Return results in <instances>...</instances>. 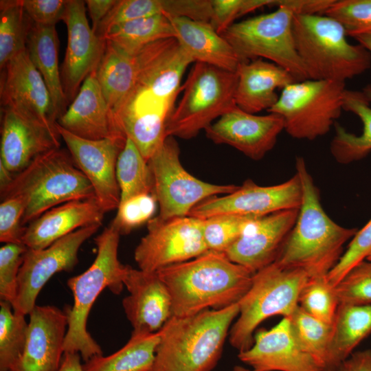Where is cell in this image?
Returning a JSON list of instances; mask_svg holds the SVG:
<instances>
[{
  "instance_id": "1",
  "label": "cell",
  "mask_w": 371,
  "mask_h": 371,
  "mask_svg": "<svg viewBox=\"0 0 371 371\" xmlns=\"http://www.w3.org/2000/svg\"><path fill=\"white\" fill-rule=\"evenodd\" d=\"M172 300V316L187 317L235 303L249 289L254 273L225 253L208 251L157 271Z\"/></svg>"
},
{
  "instance_id": "2",
  "label": "cell",
  "mask_w": 371,
  "mask_h": 371,
  "mask_svg": "<svg viewBox=\"0 0 371 371\" xmlns=\"http://www.w3.org/2000/svg\"><path fill=\"white\" fill-rule=\"evenodd\" d=\"M295 168L302 186V201L295 225L275 262L301 269L308 278L327 276L343 255L345 243L358 229L342 227L327 215L302 157L296 158Z\"/></svg>"
},
{
  "instance_id": "3",
  "label": "cell",
  "mask_w": 371,
  "mask_h": 371,
  "mask_svg": "<svg viewBox=\"0 0 371 371\" xmlns=\"http://www.w3.org/2000/svg\"><path fill=\"white\" fill-rule=\"evenodd\" d=\"M238 314L237 302L191 316H172L159 331L150 371H212Z\"/></svg>"
},
{
  "instance_id": "4",
  "label": "cell",
  "mask_w": 371,
  "mask_h": 371,
  "mask_svg": "<svg viewBox=\"0 0 371 371\" xmlns=\"http://www.w3.org/2000/svg\"><path fill=\"white\" fill-rule=\"evenodd\" d=\"M120 236L111 223L95 238L97 254L91 265L82 273L67 280L74 304L64 309L68 319L64 353H79L85 361L102 355V348L87 328L88 315L93 303L105 288L116 295L123 289L126 265L118 259Z\"/></svg>"
},
{
  "instance_id": "5",
  "label": "cell",
  "mask_w": 371,
  "mask_h": 371,
  "mask_svg": "<svg viewBox=\"0 0 371 371\" xmlns=\"http://www.w3.org/2000/svg\"><path fill=\"white\" fill-rule=\"evenodd\" d=\"M1 200L17 196L25 210L22 225L64 203L95 197L91 184L68 150L56 148L35 158L0 189Z\"/></svg>"
},
{
  "instance_id": "6",
  "label": "cell",
  "mask_w": 371,
  "mask_h": 371,
  "mask_svg": "<svg viewBox=\"0 0 371 371\" xmlns=\"http://www.w3.org/2000/svg\"><path fill=\"white\" fill-rule=\"evenodd\" d=\"M296 49L309 79L346 82L371 67V55L348 42L345 27L326 14H296Z\"/></svg>"
},
{
  "instance_id": "7",
  "label": "cell",
  "mask_w": 371,
  "mask_h": 371,
  "mask_svg": "<svg viewBox=\"0 0 371 371\" xmlns=\"http://www.w3.org/2000/svg\"><path fill=\"white\" fill-rule=\"evenodd\" d=\"M308 278L302 270L276 262L254 273L249 289L238 302L239 314L229 330L232 346L238 352L248 350L261 322L277 315L290 317L298 307L300 291Z\"/></svg>"
},
{
  "instance_id": "8",
  "label": "cell",
  "mask_w": 371,
  "mask_h": 371,
  "mask_svg": "<svg viewBox=\"0 0 371 371\" xmlns=\"http://www.w3.org/2000/svg\"><path fill=\"white\" fill-rule=\"evenodd\" d=\"M271 12L236 22L221 35L240 62L267 59L288 71L296 80L309 79L297 53L294 34L295 11L276 0Z\"/></svg>"
},
{
  "instance_id": "9",
  "label": "cell",
  "mask_w": 371,
  "mask_h": 371,
  "mask_svg": "<svg viewBox=\"0 0 371 371\" xmlns=\"http://www.w3.org/2000/svg\"><path fill=\"white\" fill-rule=\"evenodd\" d=\"M237 74L196 62L167 124L166 136L189 139L235 107Z\"/></svg>"
},
{
  "instance_id": "10",
  "label": "cell",
  "mask_w": 371,
  "mask_h": 371,
  "mask_svg": "<svg viewBox=\"0 0 371 371\" xmlns=\"http://www.w3.org/2000/svg\"><path fill=\"white\" fill-rule=\"evenodd\" d=\"M345 82L307 79L281 90L268 113L280 115L292 137L314 140L327 134L344 111Z\"/></svg>"
},
{
  "instance_id": "11",
  "label": "cell",
  "mask_w": 371,
  "mask_h": 371,
  "mask_svg": "<svg viewBox=\"0 0 371 371\" xmlns=\"http://www.w3.org/2000/svg\"><path fill=\"white\" fill-rule=\"evenodd\" d=\"M153 179V194L159 207V218L189 215L201 202L235 191L239 186L210 183L194 177L183 166L180 149L168 136L148 161Z\"/></svg>"
},
{
  "instance_id": "12",
  "label": "cell",
  "mask_w": 371,
  "mask_h": 371,
  "mask_svg": "<svg viewBox=\"0 0 371 371\" xmlns=\"http://www.w3.org/2000/svg\"><path fill=\"white\" fill-rule=\"evenodd\" d=\"M203 219L187 216L162 220L153 217L147 234L134 251L139 269L157 272L208 251L203 234Z\"/></svg>"
},
{
  "instance_id": "13",
  "label": "cell",
  "mask_w": 371,
  "mask_h": 371,
  "mask_svg": "<svg viewBox=\"0 0 371 371\" xmlns=\"http://www.w3.org/2000/svg\"><path fill=\"white\" fill-rule=\"evenodd\" d=\"M100 226L80 228L43 249L27 248L19 270L17 295L12 305L13 311L30 315L45 284L54 274L74 268L78 262L80 247Z\"/></svg>"
},
{
  "instance_id": "14",
  "label": "cell",
  "mask_w": 371,
  "mask_h": 371,
  "mask_svg": "<svg viewBox=\"0 0 371 371\" xmlns=\"http://www.w3.org/2000/svg\"><path fill=\"white\" fill-rule=\"evenodd\" d=\"M301 201L302 186L295 173L284 183L269 186H261L247 179L232 193L201 202L188 216L201 219L222 214L260 217L299 209Z\"/></svg>"
},
{
  "instance_id": "15",
  "label": "cell",
  "mask_w": 371,
  "mask_h": 371,
  "mask_svg": "<svg viewBox=\"0 0 371 371\" xmlns=\"http://www.w3.org/2000/svg\"><path fill=\"white\" fill-rule=\"evenodd\" d=\"M2 69L1 109L11 110L24 118L58 132L49 90L32 63L27 49L14 56Z\"/></svg>"
},
{
  "instance_id": "16",
  "label": "cell",
  "mask_w": 371,
  "mask_h": 371,
  "mask_svg": "<svg viewBox=\"0 0 371 371\" xmlns=\"http://www.w3.org/2000/svg\"><path fill=\"white\" fill-rule=\"evenodd\" d=\"M56 128L74 163L91 184L104 211L117 209L120 191L116 164L126 137L91 140L72 134L57 123Z\"/></svg>"
},
{
  "instance_id": "17",
  "label": "cell",
  "mask_w": 371,
  "mask_h": 371,
  "mask_svg": "<svg viewBox=\"0 0 371 371\" xmlns=\"http://www.w3.org/2000/svg\"><path fill=\"white\" fill-rule=\"evenodd\" d=\"M85 5V1L69 0L63 20L67 44L60 75L68 104L74 100L87 77L97 69L106 46V40L89 26Z\"/></svg>"
},
{
  "instance_id": "18",
  "label": "cell",
  "mask_w": 371,
  "mask_h": 371,
  "mask_svg": "<svg viewBox=\"0 0 371 371\" xmlns=\"http://www.w3.org/2000/svg\"><path fill=\"white\" fill-rule=\"evenodd\" d=\"M284 130L282 117L273 113L258 115L237 106L205 130L206 137L217 144H227L254 160L262 159L275 146Z\"/></svg>"
},
{
  "instance_id": "19",
  "label": "cell",
  "mask_w": 371,
  "mask_h": 371,
  "mask_svg": "<svg viewBox=\"0 0 371 371\" xmlns=\"http://www.w3.org/2000/svg\"><path fill=\"white\" fill-rule=\"evenodd\" d=\"M123 282L128 295L123 299L122 306L133 328L131 335L159 331L172 317V300L157 273L126 265Z\"/></svg>"
},
{
  "instance_id": "20",
  "label": "cell",
  "mask_w": 371,
  "mask_h": 371,
  "mask_svg": "<svg viewBox=\"0 0 371 371\" xmlns=\"http://www.w3.org/2000/svg\"><path fill=\"white\" fill-rule=\"evenodd\" d=\"M298 211L282 210L256 218L225 255L253 273L274 262L295 225Z\"/></svg>"
},
{
  "instance_id": "21",
  "label": "cell",
  "mask_w": 371,
  "mask_h": 371,
  "mask_svg": "<svg viewBox=\"0 0 371 371\" xmlns=\"http://www.w3.org/2000/svg\"><path fill=\"white\" fill-rule=\"evenodd\" d=\"M29 315L25 347L12 371H58L67 331L66 311L36 305Z\"/></svg>"
},
{
  "instance_id": "22",
  "label": "cell",
  "mask_w": 371,
  "mask_h": 371,
  "mask_svg": "<svg viewBox=\"0 0 371 371\" xmlns=\"http://www.w3.org/2000/svg\"><path fill=\"white\" fill-rule=\"evenodd\" d=\"M238 357L251 371H322L297 342L287 317L269 330L256 332L253 345Z\"/></svg>"
},
{
  "instance_id": "23",
  "label": "cell",
  "mask_w": 371,
  "mask_h": 371,
  "mask_svg": "<svg viewBox=\"0 0 371 371\" xmlns=\"http://www.w3.org/2000/svg\"><path fill=\"white\" fill-rule=\"evenodd\" d=\"M60 138L58 132L1 109L0 163L12 174L38 156L59 148Z\"/></svg>"
},
{
  "instance_id": "24",
  "label": "cell",
  "mask_w": 371,
  "mask_h": 371,
  "mask_svg": "<svg viewBox=\"0 0 371 371\" xmlns=\"http://www.w3.org/2000/svg\"><path fill=\"white\" fill-rule=\"evenodd\" d=\"M105 213L95 198L64 203L25 226L23 244L28 249L45 248L77 229L101 225Z\"/></svg>"
},
{
  "instance_id": "25",
  "label": "cell",
  "mask_w": 371,
  "mask_h": 371,
  "mask_svg": "<svg viewBox=\"0 0 371 371\" xmlns=\"http://www.w3.org/2000/svg\"><path fill=\"white\" fill-rule=\"evenodd\" d=\"M57 124L76 136L91 140L126 137L115 122L95 71L85 80Z\"/></svg>"
},
{
  "instance_id": "26",
  "label": "cell",
  "mask_w": 371,
  "mask_h": 371,
  "mask_svg": "<svg viewBox=\"0 0 371 371\" xmlns=\"http://www.w3.org/2000/svg\"><path fill=\"white\" fill-rule=\"evenodd\" d=\"M236 73V105L253 114L268 111L279 98L277 91L297 82L284 68L260 58L240 62Z\"/></svg>"
},
{
  "instance_id": "27",
  "label": "cell",
  "mask_w": 371,
  "mask_h": 371,
  "mask_svg": "<svg viewBox=\"0 0 371 371\" xmlns=\"http://www.w3.org/2000/svg\"><path fill=\"white\" fill-rule=\"evenodd\" d=\"M175 38L194 60L235 72L240 63L232 45L210 23L188 18H169Z\"/></svg>"
},
{
  "instance_id": "28",
  "label": "cell",
  "mask_w": 371,
  "mask_h": 371,
  "mask_svg": "<svg viewBox=\"0 0 371 371\" xmlns=\"http://www.w3.org/2000/svg\"><path fill=\"white\" fill-rule=\"evenodd\" d=\"M343 109L357 116L363 125L360 135L348 132L337 122L334 125L330 153L338 163L348 164L371 152V85H367L363 91L346 89Z\"/></svg>"
},
{
  "instance_id": "29",
  "label": "cell",
  "mask_w": 371,
  "mask_h": 371,
  "mask_svg": "<svg viewBox=\"0 0 371 371\" xmlns=\"http://www.w3.org/2000/svg\"><path fill=\"white\" fill-rule=\"evenodd\" d=\"M27 49L49 90L58 120L69 104L63 91L58 66V38L55 25L33 23L27 37Z\"/></svg>"
},
{
  "instance_id": "30",
  "label": "cell",
  "mask_w": 371,
  "mask_h": 371,
  "mask_svg": "<svg viewBox=\"0 0 371 371\" xmlns=\"http://www.w3.org/2000/svg\"><path fill=\"white\" fill-rule=\"evenodd\" d=\"M95 75L117 126V117L136 82L134 56L127 54L106 41L104 52Z\"/></svg>"
},
{
  "instance_id": "31",
  "label": "cell",
  "mask_w": 371,
  "mask_h": 371,
  "mask_svg": "<svg viewBox=\"0 0 371 371\" xmlns=\"http://www.w3.org/2000/svg\"><path fill=\"white\" fill-rule=\"evenodd\" d=\"M371 333V304H339L333 324L328 360L324 371H338L344 361Z\"/></svg>"
},
{
  "instance_id": "32",
  "label": "cell",
  "mask_w": 371,
  "mask_h": 371,
  "mask_svg": "<svg viewBox=\"0 0 371 371\" xmlns=\"http://www.w3.org/2000/svg\"><path fill=\"white\" fill-rule=\"evenodd\" d=\"M159 332L131 335L115 352L93 357L82 364L84 371H150L154 363Z\"/></svg>"
},
{
  "instance_id": "33",
  "label": "cell",
  "mask_w": 371,
  "mask_h": 371,
  "mask_svg": "<svg viewBox=\"0 0 371 371\" xmlns=\"http://www.w3.org/2000/svg\"><path fill=\"white\" fill-rule=\"evenodd\" d=\"M170 38H175V32L170 19L156 14L115 25L103 38L127 54L135 56L146 45Z\"/></svg>"
},
{
  "instance_id": "34",
  "label": "cell",
  "mask_w": 371,
  "mask_h": 371,
  "mask_svg": "<svg viewBox=\"0 0 371 371\" xmlns=\"http://www.w3.org/2000/svg\"><path fill=\"white\" fill-rule=\"evenodd\" d=\"M116 177L120 203L137 195L153 194V179L148 162L128 137L117 161Z\"/></svg>"
},
{
  "instance_id": "35",
  "label": "cell",
  "mask_w": 371,
  "mask_h": 371,
  "mask_svg": "<svg viewBox=\"0 0 371 371\" xmlns=\"http://www.w3.org/2000/svg\"><path fill=\"white\" fill-rule=\"evenodd\" d=\"M33 22L25 13L21 0L0 1V68L27 49Z\"/></svg>"
},
{
  "instance_id": "36",
  "label": "cell",
  "mask_w": 371,
  "mask_h": 371,
  "mask_svg": "<svg viewBox=\"0 0 371 371\" xmlns=\"http://www.w3.org/2000/svg\"><path fill=\"white\" fill-rule=\"evenodd\" d=\"M289 318L300 346L324 371L328 360L333 325L311 316L299 306Z\"/></svg>"
},
{
  "instance_id": "37",
  "label": "cell",
  "mask_w": 371,
  "mask_h": 371,
  "mask_svg": "<svg viewBox=\"0 0 371 371\" xmlns=\"http://www.w3.org/2000/svg\"><path fill=\"white\" fill-rule=\"evenodd\" d=\"M9 302H0V371H12L21 359L27 341L25 315L12 311Z\"/></svg>"
},
{
  "instance_id": "38",
  "label": "cell",
  "mask_w": 371,
  "mask_h": 371,
  "mask_svg": "<svg viewBox=\"0 0 371 371\" xmlns=\"http://www.w3.org/2000/svg\"><path fill=\"white\" fill-rule=\"evenodd\" d=\"M339 305L335 286L327 276L309 278L302 289L298 306L311 316L333 325Z\"/></svg>"
},
{
  "instance_id": "39",
  "label": "cell",
  "mask_w": 371,
  "mask_h": 371,
  "mask_svg": "<svg viewBox=\"0 0 371 371\" xmlns=\"http://www.w3.org/2000/svg\"><path fill=\"white\" fill-rule=\"evenodd\" d=\"M257 218L222 214L204 218L203 234L208 251L225 253Z\"/></svg>"
},
{
  "instance_id": "40",
  "label": "cell",
  "mask_w": 371,
  "mask_h": 371,
  "mask_svg": "<svg viewBox=\"0 0 371 371\" xmlns=\"http://www.w3.org/2000/svg\"><path fill=\"white\" fill-rule=\"evenodd\" d=\"M165 0H116L109 12L99 24L95 34L104 38L112 27L135 19L164 14Z\"/></svg>"
},
{
  "instance_id": "41",
  "label": "cell",
  "mask_w": 371,
  "mask_h": 371,
  "mask_svg": "<svg viewBox=\"0 0 371 371\" xmlns=\"http://www.w3.org/2000/svg\"><path fill=\"white\" fill-rule=\"evenodd\" d=\"M335 287L339 304H371V262L357 264Z\"/></svg>"
},
{
  "instance_id": "42",
  "label": "cell",
  "mask_w": 371,
  "mask_h": 371,
  "mask_svg": "<svg viewBox=\"0 0 371 371\" xmlns=\"http://www.w3.org/2000/svg\"><path fill=\"white\" fill-rule=\"evenodd\" d=\"M157 203L153 194L133 196L120 203L117 214L111 223L120 235L128 234L153 218Z\"/></svg>"
},
{
  "instance_id": "43",
  "label": "cell",
  "mask_w": 371,
  "mask_h": 371,
  "mask_svg": "<svg viewBox=\"0 0 371 371\" xmlns=\"http://www.w3.org/2000/svg\"><path fill=\"white\" fill-rule=\"evenodd\" d=\"M324 14L341 23L348 36L371 30V0H334Z\"/></svg>"
},
{
  "instance_id": "44",
  "label": "cell",
  "mask_w": 371,
  "mask_h": 371,
  "mask_svg": "<svg viewBox=\"0 0 371 371\" xmlns=\"http://www.w3.org/2000/svg\"><path fill=\"white\" fill-rule=\"evenodd\" d=\"M27 247L6 243L0 248V298L12 305L18 290V277Z\"/></svg>"
},
{
  "instance_id": "45",
  "label": "cell",
  "mask_w": 371,
  "mask_h": 371,
  "mask_svg": "<svg viewBox=\"0 0 371 371\" xmlns=\"http://www.w3.org/2000/svg\"><path fill=\"white\" fill-rule=\"evenodd\" d=\"M371 253V219L357 230L337 265L328 273L332 285L336 286L355 266L365 260Z\"/></svg>"
},
{
  "instance_id": "46",
  "label": "cell",
  "mask_w": 371,
  "mask_h": 371,
  "mask_svg": "<svg viewBox=\"0 0 371 371\" xmlns=\"http://www.w3.org/2000/svg\"><path fill=\"white\" fill-rule=\"evenodd\" d=\"M276 0H211L210 23L222 34L234 21L264 6H273Z\"/></svg>"
},
{
  "instance_id": "47",
  "label": "cell",
  "mask_w": 371,
  "mask_h": 371,
  "mask_svg": "<svg viewBox=\"0 0 371 371\" xmlns=\"http://www.w3.org/2000/svg\"><path fill=\"white\" fill-rule=\"evenodd\" d=\"M25 204L20 197L1 200L0 241L4 243L23 244L25 227L22 225Z\"/></svg>"
},
{
  "instance_id": "48",
  "label": "cell",
  "mask_w": 371,
  "mask_h": 371,
  "mask_svg": "<svg viewBox=\"0 0 371 371\" xmlns=\"http://www.w3.org/2000/svg\"><path fill=\"white\" fill-rule=\"evenodd\" d=\"M23 8L32 21L41 25H55L63 21L68 0H21Z\"/></svg>"
},
{
  "instance_id": "49",
  "label": "cell",
  "mask_w": 371,
  "mask_h": 371,
  "mask_svg": "<svg viewBox=\"0 0 371 371\" xmlns=\"http://www.w3.org/2000/svg\"><path fill=\"white\" fill-rule=\"evenodd\" d=\"M296 14H324L334 0H283Z\"/></svg>"
},
{
  "instance_id": "50",
  "label": "cell",
  "mask_w": 371,
  "mask_h": 371,
  "mask_svg": "<svg viewBox=\"0 0 371 371\" xmlns=\"http://www.w3.org/2000/svg\"><path fill=\"white\" fill-rule=\"evenodd\" d=\"M85 2L91 19V28L95 33L99 24L113 7L116 0H86Z\"/></svg>"
},
{
  "instance_id": "51",
  "label": "cell",
  "mask_w": 371,
  "mask_h": 371,
  "mask_svg": "<svg viewBox=\"0 0 371 371\" xmlns=\"http://www.w3.org/2000/svg\"><path fill=\"white\" fill-rule=\"evenodd\" d=\"M338 371H371V350L354 352L342 362Z\"/></svg>"
},
{
  "instance_id": "52",
  "label": "cell",
  "mask_w": 371,
  "mask_h": 371,
  "mask_svg": "<svg viewBox=\"0 0 371 371\" xmlns=\"http://www.w3.org/2000/svg\"><path fill=\"white\" fill-rule=\"evenodd\" d=\"M80 355L76 352H65L58 371H84Z\"/></svg>"
},
{
  "instance_id": "53",
  "label": "cell",
  "mask_w": 371,
  "mask_h": 371,
  "mask_svg": "<svg viewBox=\"0 0 371 371\" xmlns=\"http://www.w3.org/2000/svg\"><path fill=\"white\" fill-rule=\"evenodd\" d=\"M348 36L355 39L358 44L363 46L371 55V30L354 33Z\"/></svg>"
},
{
  "instance_id": "54",
  "label": "cell",
  "mask_w": 371,
  "mask_h": 371,
  "mask_svg": "<svg viewBox=\"0 0 371 371\" xmlns=\"http://www.w3.org/2000/svg\"><path fill=\"white\" fill-rule=\"evenodd\" d=\"M232 371H251V370L240 366H236L233 368Z\"/></svg>"
},
{
  "instance_id": "55",
  "label": "cell",
  "mask_w": 371,
  "mask_h": 371,
  "mask_svg": "<svg viewBox=\"0 0 371 371\" xmlns=\"http://www.w3.org/2000/svg\"><path fill=\"white\" fill-rule=\"evenodd\" d=\"M366 260L371 262V253L368 255Z\"/></svg>"
}]
</instances>
